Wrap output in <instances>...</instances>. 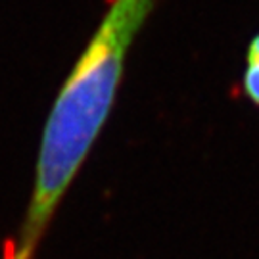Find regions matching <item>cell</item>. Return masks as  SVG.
Returning <instances> with one entry per match:
<instances>
[{
  "label": "cell",
  "mask_w": 259,
  "mask_h": 259,
  "mask_svg": "<svg viewBox=\"0 0 259 259\" xmlns=\"http://www.w3.org/2000/svg\"><path fill=\"white\" fill-rule=\"evenodd\" d=\"M156 4L157 0H111L48 113L35 188L4 259H35L58 205L110 117L129 50Z\"/></svg>",
  "instance_id": "obj_1"
},
{
  "label": "cell",
  "mask_w": 259,
  "mask_h": 259,
  "mask_svg": "<svg viewBox=\"0 0 259 259\" xmlns=\"http://www.w3.org/2000/svg\"><path fill=\"white\" fill-rule=\"evenodd\" d=\"M244 93L259 108V33L251 38L246 56V71H244Z\"/></svg>",
  "instance_id": "obj_2"
}]
</instances>
